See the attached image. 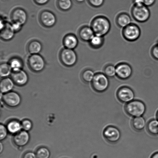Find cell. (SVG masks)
I'll return each instance as SVG.
<instances>
[{"label": "cell", "instance_id": "cell-1", "mask_svg": "<svg viewBox=\"0 0 158 158\" xmlns=\"http://www.w3.org/2000/svg\"><path fill=\"white\" fill-rule=\"evenodd\" d=\"M90 26L94 35L105 37L110 31L111 24L106 17L98 15L93 19Z\"/></svg>", "mask_w": 158, "mask_h": 158}, {"label": "cell", "instance_id": "cell-2", "mask_svg": "<svg viewBox=\"0 0 158 158\" xmlns=\"http://www.w3.org/2000/svg\"><path fill=\"white\" fill-rule=\"evenodd\" d=\"M125 110L127 114L131 117H140L145 114L146 106L141 101L133 100L127 104L125 107Z\"/></svg>", "mask_w": 158, "mask_h": 158}, {"label": "cell", "instance_id": "cell-3", "mask_svg": "<svg viewBox=\"0 0 158 158\" xmlns=\"http://www.w3.org/2000/svg\"><path fill=\"white\" fill-rule=\"evenodd\" d=\"M131 13L133 19L140 23H144L148 21L151 15L148 7L144 5H133L131 9Z\"/></svg>", "mask_w": 158, "mask_h": 158}, {"label": "cell", "instance_id": "cell-4", "mask_svg": "<svg viewBox=\"0 0 158 158\" xmlns=\"http://www.w3.org/2000/svg\"><path fill=\"white\" fill-rule=\"evenodd\" d=\"M91 83L93 89L98 93L106 91L110 83L108 77L103 73L101 72L95 73Z\"/></svg>", "mask_w": 158, "mask_h": 158}, {"label": "cell", "instance_id": "cell-5", "mask_svg": "<svg viewBox=\"0 0 158 158\" xmlns=\"http://www.w3.org/2000/svg\"><path fill=\"white\" fill-rule=\"evenodd\" d=\"M141 31L140 27L137 24L131 23L122 31V35L126 41L134 42L139 39L141 35Z\"/></svg>", "mask_w": 158, "mask_h": 158}, {"label": "cell", "instance_id": "cell-6", "mask_svg": "<svg viewBox=\"0 0 158 158\" xmlns=\"http://www.w3.org/2000/svg\"><path fill=\"white\" fill-rule=\"evenodd\" d=\"M59 57L61 63L67 67L75 65L78 60V56L74 49L65 48L60 52Z\"/></svg>", "mask_w": 158, "mask_h": 158}, {"label": "cell", "instance_id": "cell-7", "mask_svg": "<svg viewBox=\"0 0 158 158\" xmlns=\"http://www.w3.org/2000/svg\"><path fill=\"white\" fill-rule=\"evenodd\" d=\"M27 64L32 72L39 73L44 70L46 63L44 58L40 54L31 55L27 60Z\"/></svg>", "mask_w": 158, "mask_h": 158}, {"label": "cell", "instance_id": "cell-8", "mask_svg": "<svg viewBox=\"0 0 158 158\" xmlns=\"http://www.w3.org/2000/svg\"><path fill=\"white\" fill-rule=\"evenodd\" d=\"M103 135L107 142L114 144L117 143L120 140L121 133L118 128L116 127L109 126L104 130Z\"/></svg>", "mask_w": 158, "mask_h": 158}, {"label": "cell", "instance_id": "cell-9", "mask_svg": "<svg viewBox=\"0 0 158 158\" xmlns=\"http://www.w3.org/2000/svg\"><path fill=\"white\" fill-rule=\"evenodd\" d=\"M116 76L120 80H127L132 75V68L128 63H119L116 66Z\"/></svg>", "mask_w": 158, "mask_h": 158}, {"label": "cell", "instance_id": "cell-10", "mask_svg": "<svg viewBox=\"0 0 158 158\" xmlns=\"http://www.w3.org/2000/svg\"><path fill=\"white\" fill-rule=\"evenodd\" d=\"M40 23L44 27L50 28L55 25L56 18L53 12L48 10L42 11L39 15Z\"/></svg>", "mask_w": 158, "mask_h": 158}, {"label": "cell", "instance_id": "cell-11", "mask_svg": "<svg viewBox=\"0 0 158 158\" xmlns=\"http://www.w3.org/2000/svg\"><path fill=\"white\" fill-rule=\"evenodd\" d=\"M118 99L122 103H128L134 100L135 94L129 87L124 86L119 88L117 91Z\"/></svg>", "mask_w": 158, "mask_h": 158}, {"label": "cell", "instance_id": "cell-12", "mask_svg": "<svg viewBox=\"0 0 158 158\" xmlns=\"http://www.w3.org/2000/svg\"><path fill=\"white\" fill-rule=\"evenodd\" d=\"M2 99L5 104L11 108L16 107L21 102L19 94L14 91H9L3 94Z\"/></svg>", "mask_w": 158, "mask_h": 158}, {"label": "cell", "instance_id": "cell-13", "mask_svg": "<svg viewBox=\"0 0 158 158\" xmlns=\"http://www.w3.org/2000/svg\"><path fill=\"white\" fill-rule=\"evenodd\" d=\"M10 18L12 22L19 23L23 26L27 21V15L24 9L17 8L12 10Z\"/></svg>", "mask_w": 158, "mask_h": 158}, {"label": "cell", "instance_id": "cell-14", "mask_svg": "<svg viewBox=\"0 0 158 158\" xmlns=\"http://www.w3.org/2000/svg\"><path fill=\"white\" fill-rule=\"evenodd\" d=\"M11 77L14 83L18 86H24L28 81L27 74L23 69L16 72H12L11 74Z\"/></svg>", "mask_w": 158, "mask_h": 158}, {"label": "cell", "instance_id": "cell-15", "mask_svg": "<svg viewBox=\"0 0 158 158\" xmlns=\"http://www.w3.org/2000/svg\"><path fill=\"white\" fill-rule=\"evenodd\" d=\"M29 139L30 137L27 131H21L14 136L13 142L16 146L21 148L28 143Z\"/></svg>", "mask_w": 158, "mask_h": 158}, {"label": "cell", "instance_id": "cell-16", "mask_svg": "<svg viewBox=\"0 0 158 158\" xmlns=\"http://www.w3.org/2000/svg\"><path fill=\"white\" fill-rule=\"evenodd\" d=\"M78 35L82 41L89 42L95 35L91 26H84L79 29Z\"/></svg>", "mask_w": 158, "mask_h": 158}, {"label": "cell", "instance_id": "cell-17", "mask_svg": "<svg viewBox=\"0 0 158 158\" xmlns=\"http://www.w3.org/2000/svg\"><path fill=\"white\" fill-rule=\"evenodd\" d=\"M15 32L12 26V24L6 22L4 27L1 29V38L4 41H9L15 36Z\"/></svg>", "mask_w": 158, "mask_h": 158}, {"label": "cell", "instance_id": "cell-18", "mask_svg": "<svg viewBox=\"0 0 158 158\" xmlns=\"http://www.w3.org/2000/svg\"><path fill=\"white\" fill-rule=\"evenodd\" d=\"M63 43L65 48L74 49L77 47L78 40L76 35L73 34H69L63 38Z\"/></svg>", "mask_w": 158, "mask_h": 158}, {"label": "cell", "instance_id": "cell-19", "mask_svg": "<svg viewBox=\"0 0 158 158\" xmlns=\"http://www.w3.org/2000/svg\"><path fill=\"white\" fill-rule=\"evenodd\" d=\"M115 22L117 26L122 29L132 23L131 17L126 12L119 13L116 17Z\"/></svg>", "mask_w": 158, "mask_h": 158}, {"label": "cell", "instance_id": "cell-20", "mask_svg": "<svg viewBox=\"0 0 158 158\" xmlns=\"http://www.w3.org/2000/svg\"><path fill=\"white\" fill-rule=\"evenodd\" d=\"M43 46L39 41L36 40L31 41L28 43L27 49L29 53L32 55L39 54L42 50Z\"/></svg>", "mask_w": 158, "mask_h": 158}, {"label": "cell", "instance_id": "cell-21", "mask_svg": "<svg viewBox=\"0 0 158 158\" xmlns=\"http://www.w3.org/2000/svg\"><path fill=\"white\" fill-rule=\"evenodd\" d=\"M14 82L10 78L6 77L1 80L0 83V89L1 92L6 94L10 91L14 86Z\"/></svg>", "mask_w": 158, "mask_h": 158}, {"label": "cell", "instance_id": "cell-22", "mask_svg": "<svg viewBox=\"0 0 158 158\" xmlns=\"http://www.w3.org/2000/svg\"><path fill=\"white\" fill-rule=\"evenodd\" d=\"M131 125L133 129L136 131H140L145 127L146 122L142 117H135L131 121Z\"/></svg>", "mask_w": 158, "mask_h": 158}, {"label": "cell", "instance_id": "cell-23", "mask_svg": "<svg viewBox=\"0 0 158 158\" xmlns=\"http://www.w3.org/2000/svg\"><path fill=\"white\" fill-rule=\"evenodd\" d=\"M104 43V37L96 35L89 42V46L94 49H100L103 46Z\"/></svg>", "mask_w": 158, "mask_h": 158}, {"label": "cell", "instance_id": "cell-24", "mask_svg": "<svg viewBox=\"0 0 158 158\" xmlns=\"http://www.w3.org/2000/svg\"><path fill=\"white\" fill-rule=\"evenodd\" d=\"M8 63L11 68L12 72L22 70L24 66L23 60L18 57H14L11 58Z\"/></svg>", "mask_w": 158, "mask_h": 158}, {"label": "cell", "instance_id": "cell-25", "mask_svg": "<svg viewBox=\"0 0 158 158\" xmlns=\"http://www.w3.org/2000/svg\"><path fill=\"white\" fill-rule=\"evenodd\" d=\"M8 131L10 134H16L21 131L22 128L21 123L17 120H12L7 123V127Z\"/></svg>", "mask_w": 158, "mask_h": 158}, {"label": "cell", "instance_id": "cell-26", "mask_svg": "<svg viewBox=\"0 0 158 158\" xmlns=\"http://www.w3.org/2000/svg\"><path fill=\"white\" fill-rule=\"evenodd\" d=\"M147 130L151 135H158V120L157 119L150 120L147 124Z\"/></svg>", "mask_w": 158, "mask_h": 158}, {"label": "cell", "instance_id": "cell-27", "mask_svg": "<svg viewBox=\"0 0 158 158\" xmlns=\"http://www.w3.org/2000/svg\"><path fill=\"white\" fill-rule=\"evenodd\" d=\"M95 74L94 71L92 69H85L81 73L82 80L86 83H91Z\"/></svg>", "mask_w": 158, "mask_h": 158}, {"label": "cell", "instance_id": "cell-28", "mask_svg": "<svg viewBox=\"0 0 158 158\" xmlns=\"http://www.w3.org/2000/svg\"><path fill=\"white\" fill-rule=\"evenodd\" d=\"M73 5L72 0H57V6L62 11H68L71 9Z\"/></svg>", "mask_w": 158, "mask_h": 158}, {"label": "cell", "instance_id": "cell-29", "mask_svg": "<svg viewBox=\"0 0 158 158\" xmlns=\"http://www.w3.org/2000/svg\"><path fill=\"white\" fill-rule=\"evenodd\" d=\"M12 70L8 63H3L0 65V75L2 78H6L11 74Z\"/></svg>", "mask_w": 158, "mask_h": 158}, {"label": "cell", "instance_id": "cell-30", "mask_svg": "<svg viewBox=\"0 0 158 158\" xmlns=\"http://www.w3.org/2000/svg\"><path fill=\"white\" fill-rule=\"evenodd\" d=\"M103 73L108 78H114L116 76V66L112 64H108L104 68Z\"/></svg>", "mask_w": 158, "mask_h": 158}, {"label": "cell", "instance_id": "cell-31", "mask_svg": "<svg viewBox=\"0 0 158 158\" xmlns=\"http://www.w3.org/2000/svg\"><path fill=\"white\" fill-rule=\"evenodd\" d=\"M35 155L37 158H49L50 152L47 148L41 147L37 150Z\"/></svg>", "mask_w": 158, "mask_h": 158}, {"label": "cell", "instance_id": "cell-32", "mask_svg": "<svg viewBox=\"0 0 158 158\" xmlns=\"http://www.w3.org/2000/svg\"><path fill=\"white\" fill-rule=\"evenodd\" d=\"M88 4L94 8L102 7L105 2V0H87Z\"/></svg>", "mask_w": 158, "mask_h": 158}, {"label": "cell", "instance_id": "cell-33", "mask_svg": "<svg viewBox=\"0 0 158 158\" xmlns=\"http://www.w3.org/2000/svg\"><path fill=\"white\" fill-rule=\"evenodd\" d=\"M22 128L24 131H29L32 129V124L31 122L28 119L23 120L21 123Z\"/></svg>", "mask_w": 158, "mask_h": 158}, {"label": "cell", "instance_id": "cell-34", "mask_svg": "<svg viewBox=\"0 0 158 158\" xmlns=\"http://www.w3.org/2000/svg\"><path fill=\"white\" fill-rule=\"evenodd\" d=\"M8 130L7 127L2 124L0 125V140H4L7 137Z\"/></svg>", "mask_w": 158, "mask_h": 158}, {"label": "cell", "instance_id": "cell-35", "mask_svg": "<svg viewBox=\"0 0 158 158\" xmlns=\"http://www.w3.org/2000/svg\"><path fill=\"white\" fill-rule=\"evenodd\" d=\"M151 54L153 58L158 60V44H156L152 48Z\"/></svg>", "mask_w": 158, "mask_h": 158}, {"label": "cell", "instance_id": "cell-36", "mask_svg": "<svg viewBox=\"0 0 158 158\" xmlns=\"http://www.w3.org/2000/svg\"><path fill=\"white\" fill-rule=\"evenodd\" d=\"M12 26L14 31L15 33H17L21 30L23 25L19 23H13L12 24Z\"/></svg>", "mask_w": 158, "mask_h": 158}, {"label": "cell", "instance_id": "cell-37", "mask_svg": "<svg viewBox=\"0 0 158 158\" xmlns=\"http://www.w3.org/2000/svg\"><path fill=\"white\" fill-rule=\"evenodd\" d=\"M143 5L147 7H151L154 5L156 3V0H142Z\"/></svg>", "mask_w": 158, "mask_h": 158}, {"label": "cell", "instance_id": "cell-38", "mask_svg": "<svg viewBox=\"0 0 158 158\" xmlns=\"http://www.w3.org/2000/svg\"><path fill=\"white\" fill-rule=\"evenodd\" d=\"M22 158H37L36 155L31 152H26L23 155Z\"/></svg>", "mask_w": 158, "mask_h": 158}, {"label": "cell", "instance_id": "cell-39", "mask_svg": "<svg viewBox=\"0 0 158 158\" xmlns=\"http://www.w3.org/2000/svg\"><path fill=\"white\" fill-rule=\"evenodd\" d=\"M35 4L38 5L42 6L47 4L49 0H33Z\"/></svg>", "mask_w": 158, "mask_h": 158}, {"label": "cell", "instance_id": "cell-40", "mask_svg": "<svg viewBox=\"0 0 158 158\" xmlns=\"http://www.w3.org/2000/svg\"><path fill=\"white\" fill-rule=\"evenodd\" d=\"M133 5L140 6L143 5L142 0H132Z\"/></svg>", "mask_w": 158, "mask_h": 158}, {"label": "cell", "instance_id": "cell-41", "mask_svg": "<svg viewBox=\"0 0 158 158\" xmlns=\"http://www.w3.org/2000/svg\"><path fill=\"white\" fill-rule=\"evenodd\" d=\"M151 158H158V152H156L151 156Z\"/></svg>", "mask_w": 158, "mask_h": 158}, {"label": "cell", "instance_id": "cell-42", "mask_svg": "<svg viewBox=\"0 0 158 158\" xmlns=\"http://www.w3.org/2000/svg\"><path fill=\"white\" fill-rule=\"evenodd\" d=\"M75 1L78 3H82L84 2L86 0H75Z\"/></svg>", "mask_w": 158, "mask_h": 158}, {"label": "cell", "instance_id": "cell-43", "mask_svg": "<svg viewBox=\"0 0 158 158\" xmlns=\"http://www.w3.org/2000/svg\"><path fill=\"white\" fill-rule=\"evenodd\" d=\"M1 152L2 151V144L1 143Z\"/></svg>", "mask_w": 158, "mask_h": 158}, {"label": "cell", "instance_id": "cell-44", "mask_svg": "<svg viewBox=\"0 0 158 158\" xmlns=\"http://www.w3.org/2000/svg\"><path fill=\"white\" fill-rule=\"evenodd\" d=\"M156 117H157V119L158 120V110L157 111V114H156Z\"/></svg>", "mask_w": 158, "mask_h": 158}, {"label": "cell", "instance_id": "cell-45", "mask_svg": "<svg viewBox=\"0 0 158 158\" xmlns=\"http://www.w3.org/2000/svg\"><path fill=\"white\" fill-rule=\"evenodd\" d=\"M156 44H158V41H157V43H156Z\"/></svg>", "mask_w": 158, "mask_h": 158}]
</instances>
